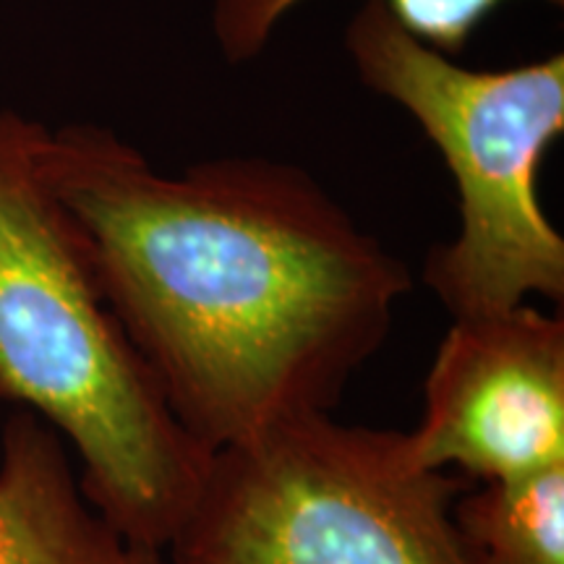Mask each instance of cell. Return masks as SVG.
<instances>
[{
  "label": "cell",
  "instance_id": "obj_4",
  "mask_svg": "<svg viewBox=\"0 0 564 564\" xmlns=\"http://www.w3.org/2000/svg\"><path fill=\"white\" fill-rule=\"evenodd\" d=\"M411 434L303 415L212 455L171 564H474L455 502Z\"/></svg>",
  "mask_w": 564,
  "mask_h": 564
},
{
  "label": "cell",
  "instance_id": "obj_8",
  "mask_svg": "<svg viewBox=\"0 0 564 564\" xmlns=\"http://www.w3.org/2000/svg\"><path fill=\"white\" fill-rule=\"evenodd\" d=\"M306 0H209V30L217 53L230 66L259 58L278 26ZM403 30L434 47L436 53L460 58L476 37L478 26L510 0H382ZM564 6V0H544Z\"/></svg>",
  "mask_w": 564,
  "mask_h": 564
},
{
  "label": "cell",
  "instance_id": "obj_1",
  "mask_svg": "<svg viewBox=\"0 0 564 564\" xmlns=\"http://www.w3.org/2000/svg\"><path fill=\"white\" fill-rule=\"evenodd\" d=\"M42 171L209 455L333 413L413 288L403 259L295 162L230 154L167 173L108 126L68 123L47 129Z\"/></svg>",
  "mask_w": 564,
  "mask_h": 564
},
{
  "label": "cell",
  "instance_id": "obj_2",
  "mask_svg": "<svg viewBox=\"0 0 564 564\" xmlns=\"http://www.w3.org/2000/svg\"><path fill=\"white\" fill-rule=\"evenodd\" d=\"M45 133L0 108V400L66 436L91 507L133 544L165 552L212 455L183 432L112 314L42 171Z\"/></svg>",
  "mask_w": 564,
  "mask_h": 564
},
{
  "label": "cell",
  "instance_id": "obj_3",
  "mask_svg": "<svg viewBox=\"0 0 564 564\" xmlns=\"http://www.w3.org/2000/svg\"><path fill=\"white\" fill-rule=\"evenodd\" d=\"M358 79L403 108L440 150L460 228L423 259V282L453 319L502 314L528 295L564 301V238L539 196L544 154L564 133V55L468 68L364 0L343 34Z\"/></svg>",
  "mask_w": 564,
  "mask_h": 564
},
{
  "label": "cell",
  "instance_id": "obj_6",
  "mask_svg": "<svg viewBox=\"0 0 564 564\" xmlns=\"http://www.w3.org/2000/svg\"><path fill=\"white\" fill-rule=\"evenodd\" d=\"M0 564H171L133 544L84 497L66 444L32 411L0 436Z\"/></svg>",
  "mask_w": 564,
  "mask_h": 564
},
{
  "label": "cell",
  "instance_id": "obj_5",
  "mask_svg": "<svg viewBox=\"0 0 564 564\" xmlns=\"http://www.w3.org/2000/svg\"><path fill=\"white\" fill-rule=\"evenodd\" d=\"M413 453L426 468L518 481L564 463V316L520 303L453 319L423 384Z\"/></svg>",
  "mask_w": 564,
  "mask_h": 564
},
{
  "label": "cell",
  "instance_id": "obj_7",
  "mask_svg": "<svg viewBox=\"0 0 564 564\" xmlns=\"http://www.w3.org/2000/svg\"><path fill=\"white\" fill-rule=\"evenodd\" d=\"M453 512L474 564H564V463L474 486Z\"/></svg>",
  "mask_w": 564,
  "mask_h": 564
}]
</instances>
